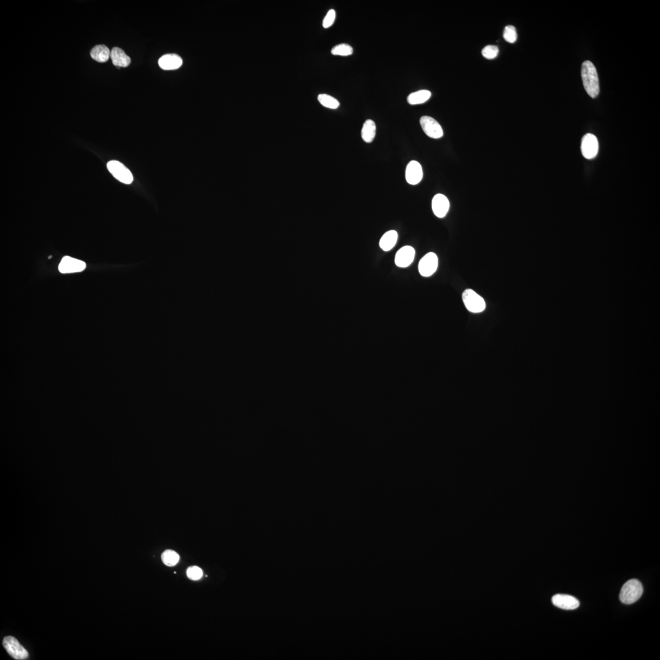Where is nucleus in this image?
Segmentation results:
<instances>
[{
    "instance_id": "nucleus-20",
    "label": "nucleus",
    "mask_w": 660,
    "mask_h": 660,
    "mask_svg": "<svg viewBox=\"0 0 660 660\" xmlns=\"http://www.w3.org/2000/svg\"><path fill=\"white\" fill-rule=\"evenodd\" d=\"M179 555L171 550H167L162 555V560L166 566L173 567L177 564L179 561Z\"/></svg>"
},
{
    "instance_id": "nucleus-14",
    "label": "nucleus",
    "mask_w": 660,
    "mask_h": 660,
    "mask_svg": "<svg viewBox=\"0 0 660 660\" xmlns=\"http://www.w3.org/2000/svg\"><path fill=\"white\" fill-rule=\"evenodd\" d=\"M159 65L164 70L177 69L182 66V60L178 54H167L160 59Z\"/></svg>"
},
{
    "instance_id": "nucleus-15",
    "label": "nucleus",
    "mask_w": 660,
    "mask_h": 660,
    "mask_svg": "<svg viewBox=\"0 0 660 660\" xmlns=\"http://www.w3.org/2000/svg\"><path fill=\"white\" fill-rule=\"evenodd\" d=\"M110 58L112 64L120 68H126L131 63L130 57L120 48L114 47L111 51Z\"/></svg>"
},
{
    "instance_id": "nucleus-4",
    "label": "nucleus",
    "mask_w": 660,
    "mask_h": 660,
    "mask_svg": "<svg viewBox=\"0 0 660 660\" xmlns=\"http://www.w3.org/2000/svg\"><path fill=\"white\" fill-rule=\"evenodd\" d=\"M107 168L114 178L122 183L130 184L133 181L132 173L123 163L118 161H109L107 163Z\"/></svg>"
},
{
    "instance_id": "nucleus-13",
    "label": "nucleus",
    "mask_w": 660,
    "mask_h": 660,
    "mask_svg": "<svg viewBox=\"0 0 660 660\" xmlns=\"http://www.w3.org/2000/svg\"><path fill=\"white\" fill-rule=\"evenodd\" d=\"M450 203L446 196L442 194H437L434 197L432 202V208L434 214L437 217H445L449 211Z\"/></svg>"
},
{
    "instance_id": "nucleus-24",
    "label": "nucleus",
    "mask_w": 660,
    "mask_h": 660,
    "mask_svg": "<svg viewBox=\"0 0 660 660\" xmlns=\"http://www.w3.org/2000/svg\"><path fill=\"white\" fill-rule=\"evenodd\" d=\"M499 53V48L495 45H487L483 48L482 54L483 57L486 59L492 60L497 56Z\"/></svg>"
},
{
    "instance_id": "nucleus-25",
    "label": "nucleus",
    "mask_w": 660,
    "mask_h": 660,
    "mask_svg": "<svg viewBox=\"0 0 660 660\" xmlns=\"http://www.w3.org/2000/svg\"><path fill=\"white\" fill-rule=\"evenodd\" d=\"M187 575L188 579L191 580H198L202 579L203 571L202 568L197 566H191L188 568Z\"/></svg>"
},
{
    "instance_id": "nucleus-7",
    "label": "nucleus",
    "mask_w": 660,
    "mask_h": 660,
    "mask_svg": "<svg viewBox=\"0 0 660 660\" xmlns=\"http://www.w3.org/2000/svg\"><path fill=\"white\" fill-rule=\"evenodd\" d=\"M438 264L437 255L434 252H428L419 261V272L424 277H429L437 271Z\"/></svg>"
},
{
    "instance_id": "nucleus-22",
    "label": "nucleus",
    "mask_w": 660,
    "mask_h": 660,
    "mask_svg": "<svg viewBox=\"0 0 660 660\" xmlns=\"http://www.w3.org/2000/svg\"><path fill=\"white\" fill-rule=\"evenodd\" d=\"M331 52L333 55L348 56L351 55L354 53V49L349 44H341L334 47L331 49Z\"/></svg>"
},
{
    "instance_id": "nucleus-12",
    "label": "nucleus",
    "mask_w": 660,
    "mask_h": 660,
    "mask_svg": "<svg viewBox=\"0 0 660 660\" xmlns=\"http://www.w3.org/2000/svg\"><path fill=\"white\" fill-rule=\"evenodd\" d=\"M552 601L555 607L562 610H576L580 606L578 599L569 595L556 594L553 596Z\"/></svg>"
},
{
    "instance_id": "nucleus-10",
    "label": "nucleus",
    "mask_w": 660,
    "mask_h": 660,
    "mask_svg": "<svg viewBox=\"0 0 660 660\" xmlns=\"http://www.w3.org/2000/svg\"><path fill=\"white\" fill-rule=\"evenodd\" d=\"M415 255V249L410 246H405L397 252L395 256V264L401 268H406L411 265Z\"/></svg>"
},
{
    "instance_id": "nucleus-6",
    "label": "nucleus",
    "mask_w": 660,
    "mask_h": 660,
    "mask_svg": "<svg viewBox=\"0 0 660 660\" xmlns=\"http://www.w3.org/2000/svg\"><path fill=\"white\" fill-rule=\"evenodd\" d=\"M422 130L428 137L439 139L443 136V130L441 125L433 118L424 116L420 119Z\"/></svg>"
},
{
    "instance_id": "nucleus-16",
    "label": "nucleus",
    "mask_w": 660,
    "mask_h": 660,
    "mask_svg": "<svg viewBox=\"0 0 660 660\" xmlns=\"http://www.w3.org/2000/svg\"><path fill=\"white\" fill-rule=\"evenodd\" d=\"M398 234L396 231L391 230L386 233L380 240L379 245L383 251H388L396 244Z\"/></svg>"
},
{
    "instance_id": "nucleus-5",
    "label": "nucleus",
    "mask_w": 660,
    "mask_h": 660,
    "mask_svg": "<svg viewBox=\"0 0 660 660\" xmlns=\"http://www.w3.org/2000/svg\"><path fill=\"white\" fill-rule=\"evenodd\" d=\"M3 644L6 650L13 658L18 660L28 658L29 654L16 638L13 637H5Z\"/></svg>"
},
{
    "instance_id": "nucleus-3",
    "label": "nucleus",
    "mask_w": 660,
    "mask_h": 660,
    "mask_svg": "<svg viewBox=\"0 0 660 660\" xmlns=\"http://www.w3.org/2000/svg\"><path fill=\"white\" fill-rule=\"evenodd\" d=\"M462 300L466 308L471 312H482L486 308V303L483 298L470 289L464 292Z\"/></svg>"
},
{
    "instance_id": "nucleus-9",
    "label": "nucleus",
    "mask_w": 660,
    "mask_h": 660,
    "mask_svg": "<svg viewBox=\"0 0 660 660\" xmlns=\"http://www.w3.org/2000/svg\"><path fill=\"white\" fill-rule=\"evenodd\" d=\"M86 263L83 261L69 256L63 258L59 265V270L62 273L80 272L86 269Z\"/></svg>"
},
{
    "instance_id": "nucleus-21",
    "label": "nucleus",
    "mask_w": 660,
    "mask_h": 660,
    "mask_svg": "<svg viewBox=\"0 0 660 660\" xmlns=\"http://www.w3.org/2000/svg\"><path fill=\"white\" fill-rule=\"evenodd\" d=\"M318 100L322 106L328 108L337 109L340 105L338 100L328 94H319Z\"/></svg>"
},
{
    "instance_id": "nucleus-8",
    "label": "nucleus",
    "mask_w": 660,
    "mask_h": 660,
    "mask_svg": "<svg viewBox=\"0 0 660 660\" xmlns=\"http://www.w3.org/2000/svg\"><path fill=\"white\" fill-rule=\"evenodd\" d=\"M581 150L583 156L587 159H594L598 154V142L597 137L591 133L583 136Z\"/></svg>"
},
{
    "instance_id": "nucleus-2",
    "label": "nucleus",
    "mask_w": 660,
    "mask_h": 660,
    "mask_svg": "<svg viewBox=\"0 0 660 660\" xmlns=\"http://www.w3.org/2000/svg\"><path fill=\"white\" fill-rule=\"evenodd\" d=\"M643 593V587L640 581L632 579L622 586L620 592V600L623 604H632L641 598Z\"/></svg>"
},
{
    "instance_id": "nucleus-26",
    "label": "nucleus",
    "mask_w": 660,
    "mask_h": 660,
    "mask_svg": "<svg viewBox=\"0 0 660 660\" xmlns=\"http://www.w3.org/2000/svg\"><path fill=\"white\" fill-rule=\"evenodd\" d=\"M336 19V11L334 10H330L328 12L323 20V25L324 28H330L333 25L334 21Z\"/></svg>"
},
{
    "instance_id": "nucleus-11",
    "label": "nucleus",
    "mask_w": 660,
    "mask_h": 660,
    "mask_svg": "<svg viewBox=\"0 0 660 660\" xmlns=\"http://www.w3.org/2000/svg\"><path fill=\"white\" fill-rule=\"evenodd\" d=\"M423 177L421 164L417 161L413 160L407 166L406 170V181L410 185H417Z\"/></svg>"
},
{
    "instance_id": "nucleus-18",
    "label": "nucleus",
    "mask_w": 660,
    "mask_h": 660,
    "mask_svg": "<svg viewBox=\"0 0 660 660\" xmlns=\"http://www.w3.org/2000/svg\"><path fill=\"white\" fill-rule=\"evenodd\" d=\"M376 134V125L374 121L367 120L365 121L361 129V138L363 141L370 144L372 142Z\"/></svg>"
},
{
    "instance_id": "nucleus-19",
    "label": "nucleus",
    "mask_w": 660,
    "mask_h": 660,
    "mask_svg": "<svg viewBox=\"0 0 660 660\" xmlns=\"http://www.w3.org/2000/svg\"><path fill=\"white\" fill-rule=\"evenodd\" d=\"M432 93L428 90H419L410 94L407 97V102L410 105H415L422 104L426 102L431 97Z\"/></svg>"
},
{
    "instance_id": "nucleus-17",
    "label": "nucleus",
    "mask_w": 660,
    "mask_h": 660,
    "mask_svg": "<svg viewBox=\"0 0 660 660\" xmlns=\"http://www.w3.org/2000/svg\"><path fill=\"white\" fill-rule=\"evenodd\" d=\"M111 51L109 48L104 45H98L94 47L91 50V56L96 62L99 63H105L107 62L109 58L110 57Z\"/></svg>"
},
{
    "instance_id": "nucleus-1",
    "label": "nucleus",
    "mask_w": 660,
    "mask_h": 660,
    "mask_svg": "<svg viewBox=\"0 0 660 660\" xmlns=\"http://www.w3.org/2000/svg\"><path fill=\"white\" fill-rule=\"evenodd\" d=\"M582 77L584 88L589 96L594 99L600 93V86L597 69L590 61H586L582 66Z\"/></svg>"
},
{
    "instance_id": "nucleus-23",
    "label": "nucleus",
    "mask_w": 660,
    "mask_h": 660,
    "mask_svg": "<svg viewBox=\"0 0 660 660\" xmlns=\"http://www.w3.org/2000/svg\"><path fill=\"white\" fill-rule=\"evenodd\" d=\"M503 37L507 42L514 43L517 39L516 30L515 27L512 25H508L505 27Z\"/></svg>"
}]
</instances>
